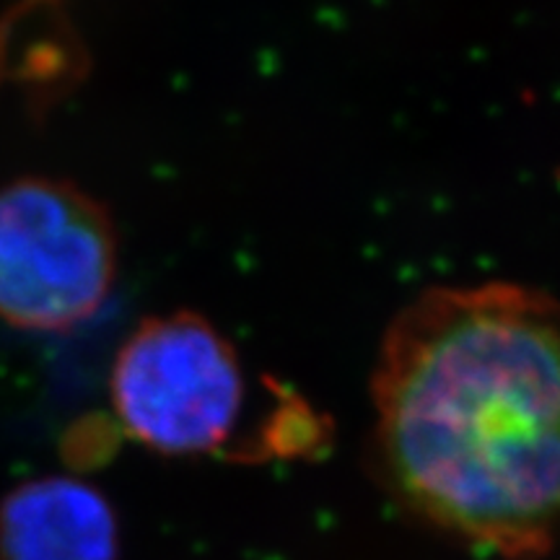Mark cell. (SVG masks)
Instances as JSON below:
<instances>
[{"mask_svg":"<svg viewBox=\"0 0 560 560\" xmlns=\"http://www.w3.org/2000/svg\"><path fill=\"white\" fill-rule=\"evenodd\" d=\"M376 454L397 499L503 558L560 540V301L516 283L433 289L374 369Z\"/></svg>","mask_w":560,"mask_h":560,"instance_id":"cell-1","label":"cell"},{"mask_svg":"<svg viewBox=\"0 0 560 560\" xmlns=\"http://www.w3.org/2000/svg\"><path fill=\"white\" fill-rule=\"evenodd\" d=\"M112 405L140 444L172 457L219 454L244 412V369L206 317L177 312L143 319L112 366Z\"/></svg>","mask_w":560,"mask_h":560,"instance_id":"cell-3","label":"cell"},{"mask_svg":"<svg viewBox=\"0 0 560 560\" xmlns=\"http://www.w3.org/2000/svg\"><path fill=\"white\" fill-rule=\"evenodd\" d=\"M120 242L109 210L68 179L21 177L0 187V322L70 332L115 289Z\"/></svg>","mask_w":560,"mask_h":560,"instance_id":"cell-2","label":"cell"},{"mask_svg":"<svg viewBox=\"0 0 560 560\" xmlns=\"http://www.w3.org/2000/svg\"><path fill=\"white\" fill-rule=\"evenodd\" d=\"M117 552L115 514L81 480L24 482L0 506V560H117Z\"/></svg>","mask_w":560,"mask_h":560,"instance_id":"cell-4","label":"cell"}]
</instances>
